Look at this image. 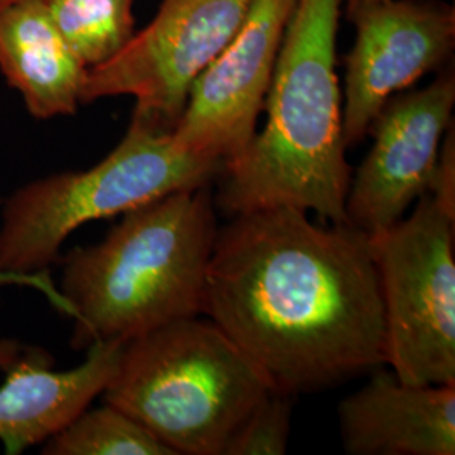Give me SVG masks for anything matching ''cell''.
I'll return each instance as SVG.
<instances>
[{
  "mask_svg": "<svg viewBox=\"0 0 455 455\" xmlns=\"http://www.w3.org/2000/svg\"><path fill=\"white\" fill-rule=\"evenodd\" d=\"M445 214L455 220V133L454 124L445 132L428 193Z\"/></svg>",
  "mask_w": 455,
  "mask_h": 455,
  "instance_id": "cell-17",
  "label": "cell"
},
{
  "mask_svg": "<svg viewBox=\"0 0 455 455\" xmlns=\"http://www.w3.org/2000/svg\"><path fill=\"white\" fill-rule=\"evenodd\" d=\"M272 390L218 325L188 317L124 342L101 395L176 455H223L235 428Z\"/></svg>",
  "mask_w": 455,
  "mask_h": 455,
  "instance_id": "cell-4",
  "label": "cell"
},
{
  "mask_svg": "<svg viewBox=\"0 0 455 455\" xmlns=\"http://www.w3.org/2000/svg\"><path fill=\"white\" fill-rule=\"evenodd\" d=\"M454 105L452 73L385 103L370 129L373 147L351 176L346 196L349 227L376 238L428 193Z\"/></svg>",
  "mask_w": 455,
  "mask_h": 455,
  "instance_id": "cell-10",
  "label": "cell"
},
{
  "mask_svg": "<svg viewBox=\"0 0 455 455\" xmlns=\"http://www.w3.org/2000/svg\"><path fill=\"white\" fill-rule=\"evenodd\" d=\"M349 2H358V4H374V2H383V0H349Z\"/></svg>",
  "mask_w": 455,
  "mask_h": 455,
  "instance_id": "cell-20",
  "label": "cell"
},
{
  "mask_svg": "<svg viewBox=\"0 0 455 455\" xmlns=\"http://www.w3.org/2000/svg\"><path fill=\"white\" fill-rule=\"evenodd\" d=\"M338 415L347 454H455V385H408L383 364Z\"/></svg>",
  "mask_w": 455,
  "mask_h": 455,
  "instance_id": "cell-11",
  "label": "cell"
},
{
  "mask_svg": "<svg viewBox=\"0 0 455 455\" xmlns=\"http://www.w3.org/2000/svg\"><path fill=\"white\" fill-rule=\"evenodd\" d=\"M49 17L88 69L112 60L133 37L135 0H44Z\"/></svg>",
  "mask_w": 455,
  "mask_h": 455,
  "instance_id": "cell-14",
  "label": "cell"
},
{
  "mask_svg": "<svg viewBox=\"0 0 455 455\" xmlns=\"http://www.w3.org/2000/svg\"><path fill=\"white\" fill-rule=\"evenodd\" d=\"M122 342H95L80 366L51 370L52 358L29 349L5 370L0 387V442L7 454L46 443L60 434L112 379Z\"/></svg>",
  "mask_w": 455,
  "mask_h": 455,
  "instance_id": "cell-12",
  "label": "cell"
},
{
  "mask_svg": "<svg viewBox=\"0 0 455 455\" xmlns=\"http://www.w3.org/2000/svg\"><path fill=\"white\" fill-rule=\"evenodd\" d=\"M292 396L272 390L248 411L228 440L223 455H282L291 435Z\"/></svg>",
  "mask_w": 455,
  "mask_h": 455,
  "instance_id": "cell-16",
  "label": "cell"
},
{
  "mask_svg": "<svg viewBox=\"0 0 455 455\" xmlns=\"http://www.w3.org/2000/svg\"><path fill=\"white\" fill-rule=\"evenodd\" d=\"M297 0H253L238 33L193 83L172 133L188 152L223 164L257 132Z\"/></svg>",
  "mask_w": 455,
  "mask_h": 455,
  "instance_id": "cell-8",
  "label": "cell"
},
{
  "mask_svg": "<svg viewBox=\"0 0 455 455\" xmlns=\"http://www.w3.org/2000/svg\"><path fill=\"white\" fill-rule=\"evenodd\" d=\"M223 164L180 146L172 131L132 116L120 144L97 165L33 180L0 212V287L28 283L60 259L78 228L137 210L164 196L208 186Z\"/></svg>",
  "mask_w": 455,
  "mask_h": 455,
  "instance_id": "cell-5",
  "label": "cell"
},
{
  "mask_svg": "<svg viewBox=\"0 0 455 455\" xmlns=\"http://www.w3.org/2000/svg\"><path fill=\"white\" fill-rule=\"evenodd\" d=\"M342 2L297 0L265 97V127L223 165V212L297 208L346 223L351 167L336 73Z\"/></svg>",
  "mask_w": 455,
  "mask_h": 455,
  "instance_id": "cell-2",
  "label": "cell"
},
{
  "mask_svg": "<svg viewBox=\"0 0 455 455\" xmlns=\"http://www.w3.org/2000/svg\"><path fill=\"white\" fill-rule=\"evenodd\" d=\"M22 355V346L11 338H0V370H7Z\"/></svg>",
  "mask_w": 455,
  "mask_h": 455,
  "instance_id": "cell-18",
  "label": "cell"
},
{
  "mask_svg": "<svg viewBox=\"0 0 455 455\" xmlns=\"http://www.w3.org/2000/svg\"><path fill=\"white\" fill-rule=\"evenodd\" d=\"M216 235L212 191L201 186L125 212L105 240L71 250L58 299L75 319L73 346L124 344L203 314Z\"/></svg>",
  "mask_w": 455,
  "mask_h": 455,
  "instance_id": "cell-3",
  "label": "cell"
},
{
  "mask_svg": "<svg viewBox=\"0 0 455 455\" xmlns=\"http://www.w3.org/2000/svg\"><path fill=\"white\" fill-rule=\"evenodd\" d=\"M203 314L292 398L387 366L371 240L297 208L240 212L218 229Z\"/></svg>",
  "mask_w": 455,
  "mask_h": 455,
  "instance_id": "cell-1",
  "label": "cell"
},
{
  "mask_svg": "<svg viewBox=\"0 0 455 455\" xmlns=\"http://www.w3.org/2000/svg\"><path fill=\"white\" fill-rule=\"evenodd\" d=\"M371 248L387 366L408 385H455V220L423 195Z\"/></svg>",
  "mask_w": 455,
  "mask_h": 455,
  "instance_id": "cell-6",
  "label": "cell"
},
{
  "mask_svg": "<svg viewBox=\"0 0 455 455\" xmlns=\"http://www.w3.org/2000/svg\"><path fill=\"white\" fill-rule=\"evenodd\" d=\"M46 455H176L129 413L105 403L86 408L43 443Z\"/></svg>",
  "mask_w": 455,
  "mask_h": 455,
  "instance_id": "cell-15",
  "label": "cell"
},
{
  "mask_svg": "<svg viewBox=\"0 0 455 455\" xmlns=\"http://www.w3.org/2000/svg\"><path fill=\"white\" fill-rule=\"evenodd\" d=\"M20 2H28V0H0V11L5 7H11L14 4H20Z\"/></svg>",
  "mask_w": 455,
  "mask_h": 455,
  "instance_id": "cell-19",
  "label": "cell"
},
{
  "mask_svg": "<svg viewBox=\"0 0 455 455\" xmlns=\"http://www.w3.org/2000/svg\"><path fill=\"white\" fill-rule=\"evenodd\" d=\"M0 73L37 120L73 115L88 68L68 46L44 0L0 11Z\"/></svg>",
  "mask_w": 455,
  "mask_h": 455,
  "instance_id": "cell-13",
  "label": "cell"
},
{
  "mask_svg": "<svg viewBox=\"0 0 455 455\" xmlns=\"http://www.w3.org/2000/svg\"><path fill=\"white\" fill-rule=\"evenodd\" d=\"M253 0H163L112 60L88 69L82 103L135 98L133 116L172 131L196 78L238 33Z\"/></svg>",
  "mask_w": 455,
  "mask_h": 455,
  "instance_id": "cell-7",
  "label": "cell"
},
{
  "mask_svg": "<svg viewBox=\"0 0 455 455\" xmlns=\"http://www.w3.org/2000/svg\"><path fill=\"white\" fill-rule=\"evenodd\" d=\"M347 12L356 26V39L346 58V147L359 144L370 133L391 97L443 65L455 39L454 9L432 2H347Z\"/></svg>",
  "mask_w": 455,
  "mask_h": 455,
  "instance_id": "cell-9",
  "label": "cell"
}]
</instances>
